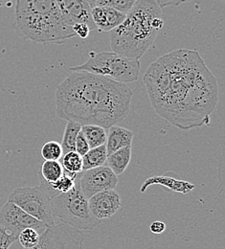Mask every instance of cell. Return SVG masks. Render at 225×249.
<instances>
[{
	"instance_id": "obj_1",
	"label": "cell",
	"mask_w": 225,
	"mask_h": 249,
	"mask_svg": "<svg viewBox=\"0 0 225 249\" xmlns=\"http://www.w3.org/2000/svg\"><path fill=\"white\" fill-rule=\"evenodd\" d=\"M156 112L180 129L210 124L218 83L195 50L178 49L151 63L143 77Z\"/></svg>"
},
{
	"instance_id": "obj_2",
	"label": "cell",
	"mask_w": 225,
	"mask_h": 249,
	"mask_svg": "<svg viewBox=\"0 0 225 249\" xmlns=\"http://www.w3.org/2000/svg\"><path fill=\"white\" fill-rule=\"evenodd\" d=\"M131 99L132 91L126 84L86 71H71L57 87L56 111L67 122L105 129L128 117Z\"/></svg>"
},
{
	"instance_id": "obj_3",
	"label": "cell",
	"mask_w": 225,
	"mask_h": 249,
	"mask_svg": "<svg viewBox=\"0 0 225 249\" xmlns=\"http://www.w3.org/2000/svg\"><path fill=\"white\" fill-rule=\"evenodd\" d=\"M163 25L162 8L156 0H137L125 20L109 32L112 52L139 60L155 42Z\"/></svg>"
},
{
	"instance_id": "obj_4",
	"label": "cell",
	"mask_w": 225,
	"mask_h": 249,
	"mask_svg": "<svg viewBox=\"0 0 225 249\" xmlns=\"http://www.w3.org/2000/svg\"><path fill=\"white\" fill-rule=\"evenodd\" d=\"M16 30L35 43L62 44L75 36L65 24L57 0H17Z\"/></svg>"
},
{
	"instance_id": "obj_5",
	"label": "cell",
	"mask_w": 225,
	"mask_h": 249,
	"mask_svg": "<svg viewBox=\"0 0 225 249\" xmlns=\"http://www.w3.org/2000/svg\"><path fill=\"white\" fill-rule=\"evenodd\" d=\"M140 66L139 60L129 59L114 52H91L87 62L69 70L86 71L118 83L128 84L138 80Z\"/></svg>"
},
{
	"instance_id": "obj_6",
	"label": "cell",
	"mask_w": 225,
	"mask_h": 249,
	"mask_svg": "<svg viewBox=\"0 0 225 249\" xmlns=\"http://www.w3.org/2000/svg\"><path fill=\"white\" fill-rule=\"evenodd\" d=\"M50 203L53 217L78 230H93L101 223V220L91 214L88 199L84 196L78 178L71 191L53 197Z\"/></svg>"
},
{
	"instance_id": "obj_7",
	"label": "cell",
	"mask_w": 225,
	"mask_h": 249,
	"mask_svg": "<svg viewBox=\"0 0 225 249\" xmlns=\"http://www.w3.org/2000/svg\"><path fill=\"white\" fill-rule=\"evenodd\" d=\"M7 201L16 204L46 227L55 224L50 198L38 186L16 188L8 196Z\"/></svg>"
},
{
	"instance_id": "obj_8",
	"label": "cell",
	"mask_w": 225,
	"mask_h": 249,
	"mask_svg": "<svg viewBox=\"0 0 225 249\" xmlns=\"http://www.w3.org/2000/svg\"><path fill=\"white\" fill-rule=\"evenodd\" d=\"M84 237L80 230L65 223L47 227L38 244L29 249H84Z\"/></svg>"
},
{
	"instance_id": "obj_9",
	"label": "cell",
	"mask_w": 225,
	"mask_h": 249,
	"mask_svg": "<svg viewBox=\"0 0 225 249\" xmlns=\"http://www.w3.org/2000/svg\"><path fill=\"white\" fill-rule=\"evenodd\" d=\"M0 227L17 238L19 233L26 228H33L40 235L47 228L43 223L9 201L4 204L0 211Z\"/></svg>"
},
{
	"instance_id": "obj_10",
	"label": "cell",
	"mask_w": 225,
	"mask_h": 249,
	"mask_svg": "<svg viewBox=\"0 0 225 249\" xmlns=\"http://www.w3.org/2000/svg\"><path fill=\"white\" fill-rule=\"evenodd\" d=\"M78 182L84 196L88 199L100 192L115 190L118 178L107 166H102L82 172L78 176Z\"/></svg>"
},
{
	"instance_id": "obj_11",
	"label": "cell",
	"mask_w": 225,
	"mask_h": 249,
	"mask_svg": "<svg viewBox=\"0 0 225 249\" xmlns=\"http://www.w3.org/2000/svg\"><path fill=\"white\" fill-rule=\"evenodd\" d=\"M57 2L67 26L72 28L75 24L83 23L87 25L90 31L96 29L91 18L92 7L87 0H57Z\"/></svg>"
},
{
	"instance_id": "obj_12",
	"label": "cell",
	"mask_w": 225,
	"mask_h": 249,
	"mask_svg": "<svg viewBox=\"0 0 225 249\" xmlns=\"http://www.w3.org/2000/svg\"><path fill=\"white\" fill-rule=\"evenodd\" d=\"M88 207L95 218H110L121 207V197L115 190H105L88 198Z\"/></svg>"
},
{
	"instance_id": "obj_13",
	"label": "cell",
	"mask_w": 225,
	"mask_h": 249,
	"mask_svg": "<svg viewBox=\"0 0 225 249\" xmlns=\"http://www.w3.org/2000/svg\"><path fill=\"white\" fill-rule=\"evenodd\" d=\"M125 14L108 7L94 6L91 18L95 28L101 32H110L117 28L126 18Z\"/></svg>"
},
{
	"instance_id": "obj_14",
	"label": "cell",
	"mask_w": 225,
	"mask_h": 249,
	"mask_svg": "<svg viewBox=\"0 0 225 249\" xmlns=\"http://www.w3.org/2000/svg\"><path fill=\"white\" fill-rule=\"evenodd\" d=\"M108 129L109 132L106 136L105 142L107 156L113 154L120 149L131 147L133 139V132L131 130L117 125H112Z\"/></svg>"
},
{
	"instance_id": "obj_15",
	"label": "cell",
	"mask_w": 225,
	"mask_h": 249,
	"mask_svg": "<svg viewBox=\"0 0 225 249\" xmlns=\"http://www.w3.org/2000/svg\"><path fill=\"white\" fill-rule=\"evenodd\" d=\"M79 175H74V174H69L65 172L64 176L57 181L48 183L45 180H43L40 177V183H39V188L46 194V196L52 199L53 197L61 195V194H65L69 191H71L75 184L76 180L78 178Z\"/></svg>"
},
{
	"instance_id": "obj_16",
	"label": "cell",
	"mask_w": 225,
	"mask_h": 249,
	"mask_svg": "<svg viewBox=\"0 0 225 249\" xmlns=\"http://www.w3.org/2000/svg\"><path fill=\"white\" fill-rule=\"evenodd\" d=\"M154 184H158L169 191L177 192V193H180L183 195L189 194L194 189V185L190 182H187L184 180H177V179H174V178H172L169 177H165V176H158V177H154V178L147 179L140 188V191L142 193H144L148 187L154 185Z\"/></svg>"
},
{
	"instance_id": "obj_17",
	"label": "cell",
	"mask_w": 225,
	"mask_h": 249,
	"mask_svg": "<svg viewBox=\"0 0 225 249\" xmlns=\"http://www.w3.org/2000/svg\"><path fill=\"white\" fill-rule=\"evenodd\" d=\"M131 159V147L120 149L113 154L107 156V167L118 177L122 175L128 168Z\"/></svg>"
},
{
	"instance_id": "obj_18",
	"label": "cell",
	"mask_w": 225,
	"mask_h": 249,
	"mask_svg": "<svg viewBox=\"0 0 225 249\" xmlns=\"http://www.w3.org/2000/svg\"><path fill=\"white\" fill-rule=\"evenodd\" d=\"M81 131L85 135L89 149H94L97 147L105 145L106 142V132L105 129L102 126L95 125V124H87L82 125Z\"/></svg>"
},
{
	"instance_id": "obj_19",
	"label": "cell",
	"mask_w": 225,
	"mask_h": 249,
	"mask_svg": "<svg viewBox=\"0 0 225 249\" xmlns=\"http://www.w3.org/2000/svg\"><path fill=\"white\" fill-rule=\"evenodd\" d=\"M107 153L105 145L90 149L83 156V172L98 167H102L106 162Z\"/></svg>"
},
{
	"instance_id": "obj_20",
	"label": "cell",
	"mask_w": 225,
	"mask_h": 249,
	"mask_svg": "<svg viewBox=\"0 0 225 249\" xmlns=\"http://www.w3.org/2000/svg\"><path fill=\"white\" fill-rule=\"evenodd\" d=\"M65 174V170L60 161H44L40 168L39 177L48 183L59 180Z\"/></svg>"
},
{
	"instance_id": "obj_21",
	"label": "cell",
	"mask_w": 225,
	"mask_h": 249,
	"mask_svg": "<svg viewBox=\"0 0 225 249\" xmlns=\"http://www.w3.org/2000/svg\"><path fill=\"white\" fill-rule=\"evenodd\" d=\"M81 128L82 125L78 123L70 121L67 122L63 136V141L61 144L64 155L69 152H75V142L79 132L81 131Z\"/></svg>"
},
{
	"instance_id": "obj_22",
	"label": "cell",
	"mask_w": 225,
	"mask_h": 249,
	"mask_svg": "<svg viewBox=\"0 0 225 249\" xmlns=\"http://www.w3.org/2000/svg\"><path fill=\"white\" fill-rule=\"evenodd\" d=\"M60 162L63 165L65 172L74 175H80L83 172V156L76 152H69L65 154Z\"/></svg>"
},
{
	"instance_id": "obj_23",
	"label": "cell",
	"mask_w": 225,
	"mask_h": 249,
	"mask_svg": "<svg viewBox=\"0 0 225 249\" xmlns=\"http://www.w3.org/2000/svg\"><path fill=\"white\" fill-rule=\"evenodd\" d=\"M40 155L45 161H60L64 156V152L60 143L56 141H49L42 146Z\"/></svg>"
},
{
	"instance_id": "obj_24",
	"label": "cell",
	"mask_w": 225,
	"mask_h": 249,
	"mask_svg": "<svg viewBox=\"0 0 225 249\" xmlns=\"http://www.w3.org/2000/svg\"><path fill=\"white\" fill-rule=\"evenodd\" d=\"M137 0H96L94 6L108 7L127 15Z\"/></svg>"
},
{
	"instance_id": "obj_25",
	"label": "cell",
	"mask_w": 225,
	"mask_h": 249,
	"mask_svg": "<svg viewBox=\"0 0 225 249\" xmlns=\"http://www.w3.org/2000/svg\"><path fill=\"white\" fill-rule=\"evenodd\" d=\"M39 238L40 234H38L35 229L26 228L19 233L17 241L23 249H29L35 248L38 244Z\"/></svg>"
},
{
	"instance_id": "obj_26",
	"label": "cell",
	"mask_w": 225,
	"mask_h": 249,
	"mask_svg": "<svg viewBox=\"0 0 225 249\" xmlns=\"http://www.w3.org/2000/svg\"><path fill=\"white\" fill-rule=\"evenodd\" d=\"M89 150L90 149L85 135L83 134L82 131H80L75 142V152L80 156H84Z\"/></svg>"
},
{
	"instance_id": "obj_27",
	"label": "cell",
	"mask_w": 225,
	"mask_h": 249,
	"mask_svg": "<svg viewBox=\"0 0 225 249\" xmlns=\"http://www.w3.org/2000/svg\"><path fill=\"white\" fill-rule=\"evenodd\" d=\"M17 241V237L10 234L5 229L0 227V249H9L10 247Z\"/></svg>"
},
{
	"instance_id": "obj_28",
	"label": "cell",
	"mask_w": 225,
	"mask_h": 249,
	"mask_svg": "<svg viewBox=\"0 0 225 249\" xmlns=\"http://www.w3.org/2000/svg\"><path fill=\"white\" fill-rule=\"evenodd\" d=\"M72 29H73L75 36H80L81 38H87L89 36V33H90L89 27L86 24H83V23L75 24L72 27Z\"/></svg>"
},
{
	"instance_id": "obj_29",
	"label": "cell",
	"mask_w": 225,
	"mask_h": 249,
	"mask_svg": "<svg viewBox=\"0 0 225 249\" xmlns=\"http://www.w3.org/2000/svg\"><path fill=\"white\" fill-rule=\"evenodd\" d=\"M150 230L153 234H161L163 233L165 230H166V224L162 221L159 220H156V221H154L151 225H150Z\"/></svg>"
},
{
	"instance_id": "obj_30",
	"label": "cell",
	"mask_w": 225,
	"mask_h": 249,
	"mask_svg": "<svg viewBox=\"0 0 225 249\" xmlns=\"http://www.w3.org/2000/svg\"><path fill=\"white\" fill-rule=\"evenodd\" d=\"M161 8L166 7V6H176L179 5L182 2H186L189 0H156Z\"/></svg>"
},
{
	"instance_id": "obj_31",
	"label": "cell",
	"mask_w": 225,
	"mask_h": 249,
	"mask_svg": "<svg viewBox=\"0 0 225 249\" xmlns=\"http://www.w3.org/2000/svg\"><path fill=\"white\" fill-rule=\"evenodd\" d=\"M13 2V0H0V7L10 5Z\"/></svg>"
},
{
	"instance_id": "obj_32",
	"label": "cell",
	"mask_w": 225,
	"mask_h": 249,
	"mask_svg": "<svg viewBox=\"0 0 225 249\" xmlns=\"http://www.w3.org/2000/svg\"><path fill=\"white\" fill-rule=\"evenodd\" d=\"M95 1L96 0H87V2L90 4V6L93 8L94 7V5H95Z\"/></svg>"
},
{
	"instance_id": "obj_33",
	"label": "cell",
	"mask_w": 225,
	"mask_h": 249,
	"mask_svg": "<svg viewBox=\"0 0 225 249\" xmlns=\"http://www.w3.org/2000/svg\"><path fill=\"white\" fill-rule=\"evenodd\" d=\"M218 1H221V2H223V3L225 2V0H218Z\"/></svg>"
}]
</instances>
